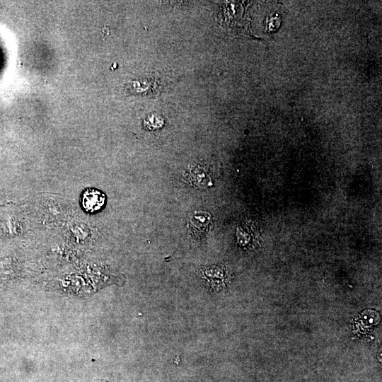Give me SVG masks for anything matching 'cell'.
<instances>
[{"instance_id":"cell-1","label":"cell","mask_w":382,"mask_h":382,"mask_svg":"<svg viewBox=\"0 0 382 382\" xmlns=\"http://www.w3.org/2000/svg\"><path fill=\"white\" fill-rule=\"evenodd\" d=\"M198 276L212 292L224 289L230 281L231 274L225 265L202 266L197 270Z\"/></svg>"},{"instance_id":"cell-2","label":"cell","mask_w":382,"mask_h":382,"mask_svg":"<svg viewBox=\"0 0 382 382\" xmlns=\"http://www.w3.org/2000/svg\"><path fill=\"white\" fill-rule=\"evenodd\" d=\"M212 216L207 212H197L189 219L188 231L195 238H202L210 230Z\"/></svg>"},{"instance_id":"cell-4","label":"cell","mask_w":382,"mask_h":382,"mask_svg":"<svg viewBox=\"0 0 382 382\" xmlns=\"http://www.w3.org/2000/svg\"><path fill=\"white\" fill-rule=\"evenodd\" d=\"M207 169L197 165L190 170L187 178L190 183L198 187H207L212 184Z\"/></svg>"},{"instance_id":"cell-3","label":"cell","mask_w":382,"mask_h":382,"mask_svg":"<svg viewBox=\"0 0 382 382\" xmlns=\"http://www.w3.org/2000/svg\"><path fill=\"white\" fill-rule=\"evenodd\" d=\"M105 203V196L100 190L89 189L83 194L81 204L88 212L94 213L100 210Z\"/></svg>"},{"instance_id":"cell-5","label":"cell","mask_w":382,"mask_h":382,"mask_svg":"<svg viewBox=\"0 0 382 382\" xmlns=\"http://www.w3.org/2000/svg\"><path fill=\"white\" fill-rule=\"evenodd\" d=\"M162 120L161 117L151 115V117H149L146 125L147 127H150V129H155L159 127H161L163 126L162 124L156 123V121H159Z\"/></svg>"}]
</instances>
